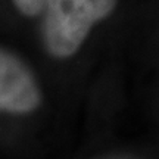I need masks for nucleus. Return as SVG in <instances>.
Listing matches in <instances>:
<instances>
[{
	"mask_svg": "<svg viewBox=\"0 0 159 159\" xmlns=\"http://www.w3.org/2000/svg\"><path fill=\"white\" fill-rule=\"evenodd\" d=\"M116 0H46L44 43L50 55L69 57L96 22L114 11Z\"/></svg>",
	"mask_w": 159,
	"mask_h": 159,
	"instance_id": "f257e3e1",
	"label": "nucleus"
},
{
	"mask_svg": "<svg viewBox=\"0 0 159 159\" xmlns=\"http://www.w3.org/2000/svg\"><path fill=\"white\" fill-rule=\"evenodd\" d=\"M37 81L13 53L0 49V112L28 114L40 105Z\"/></svg>",
	"mask_w": 159,
	"mask_h": 159,
	"instance_id": "f03ea898",
	"label": "nucleus"
},
{
	"mask_svg": "<svg viewBox=\"0 0 159 159\" xmlns=\"http://www.w3.org/2000/svg\"><path fill=\"white\" fill-rule=\"evenodd\" d=\"M18 11H21L27 16H35L44 9L46 0H12Z\"/></svg>",
	"mask_w": 159,
	"mask_h": 159,
	"instance_id": "7ed1b4c3",
	"label": "nucleus"
}]
</instances>
